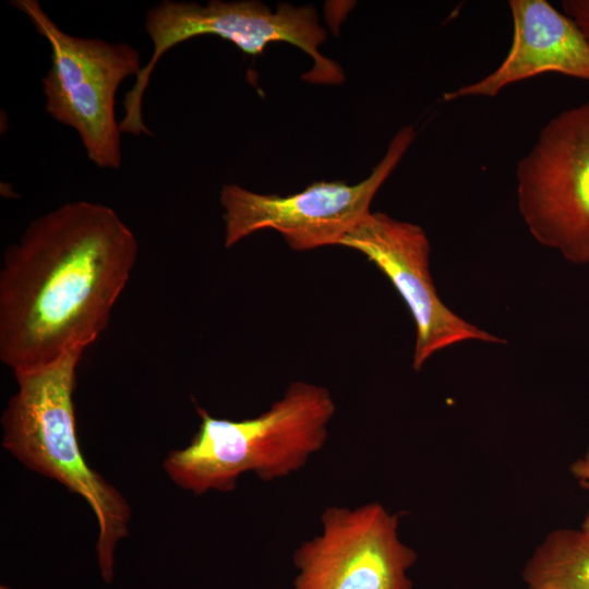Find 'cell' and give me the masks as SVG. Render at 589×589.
<instances>
[{"mask_svg": "<svg viewBox=\"0 0 589 589\" xmlns=\"http://www.w3.org/2000/svg\"><path fill=\"white\" fill-rule=\"evenodd\" d=\"M137 240L109 206L65 203L33 220L0 271V359L14 373L85 350L135 265Z\"/></svg>", "mask_w": 589, "mask_h": 589, "instance_id": "6da1fadb", "label": "cell"}, {"mask_svg": "<svg viewBox=\"0 0 589 589\" xmlns=\"http://www.w3.org/2000/svg\"><path fill=\"white\" fill-rule=\"evenodd\" d=\"M335 411L326 387L303 381L292 382L254 418L219 419L197 408V432L188 446L168 454L164 469L178 486L196 495L232 491L245 472L264 482L287 477L325 445Z\"/></svg>", "mask_w": 589, "mask_h": 589, "instance_id": "7a4b0ae2", "label": "cell"}, {"mask_svg": "<svg viewBox=\"0 0 589 589\" xmlns=\"http://www.w3.org/2000/svg\"><path fill=\"white\" fill-rule=\"evenodd\" d=\"M84 350H73L38 369L14 373L17 390L2 414V445L28 469L80 495L98 524L96 552L106 582L113 576L115 550L128 536L131 509L123 495L84 459L73 392Z\"/></svg>", "mask_w": 589, "mask_h": 589, "instance_id": "3957f363", "label": "cell"}, {"mask_svg": "<svg viewBox=\"0 0 589 589\" xmlns=\"http://www.w3.org/2000/svg\"><path fill=\"white\" fill-rule=\"evenodd\" d=\"M144 26L153 43V53L124 95V116L119 121L121 133L152 136L142 115L143 96L151 75L169 49L199 36L213 35L226 39L250 56L261 55L271 43H289L314 61V67L303 79L318 84L345 81L341 68L318 51L327 32L320 25L312 5L281 3L273 12L269 7L254 0H212L206 5L164 0L146 12Z\"/></svg>", "mask_w": 589, "mask_h": 589, "instance_id": "277c9868", "label": "cell"}, {"mask_svg": "<svg viewBox=\"0 0 589 589\" xmlns=\"http://www.w3.org/2000/svg\"><path fill=\"white\" fill-rule=\"evenodd\" d=\"M51 48V65L41 80L45 110L74 129L88 159L99 168L121 166V131L116 94L121 83L143 67L139 50L128 43L70 35L49 17L37 0H13Z\"/></svg>", "mask_w": 589, "mask_h": 589, "instance_id": "5b68a950", "label": "cell"}, {"mask_svg": "<svg viewBox=\"0 0 589 589\" xmlns=\"http://www.w3.org/2000/svg\"><path fill=\"white\" fill-rule=\"evenodd\" d=\"M516 180L530 235L565 261L589 264V101L543 125L518 161Z\"/></svg>", "mask_w": 589, "mask_h": 589, "instance_id": "8992f818", "label": "cell"}, {"mask_svg": "<svg viewBox=\"0 0 589 589\" xmlns=\"http://www.w3.org/2000/svg\"><path fill=\"white\" fill-rule=\"evenodd\" d=\"M416 137L411 125L401 128L381 161L357 184L318 181L291 195L261 194L235 183L220 190L225 245L233 247L252 233L269 228L296 251L339 245L344 237L370 213L385 180Z\"/></svg>", "mask_w": 589, "mask_h": 589, "instance_id": "52a82bcc", "label": "cell"}, {"mask_svg": "<svg viewBox=\"0 0 589 589\" xmlns=\"http://www.w3.org/2000/svg\"><path fill=\"white\" fill-rule=\"evenodd\" d=\"M321 522L322 533L293 553V589H413L418 555L399 537V514L377 502L328 506Z\"/></svg>", "mask_w": 589, "mask_h": 589, "instance_id": "ba28073f", "label": "cell"}, {"mask_svg": "<svg viewBox=\"0 0 589 589\" xmlns=\"http://www.w3.org/2000/svg\"><path fill=\"white\" fill-rule=\"evenodd\" d=\"M339 245L363 254L387 277L408 306L416 325V371L434 353L458 342H506L460 317L442 301L430 272V241L421 226L370 212Z\"/></svg>", "mask_w": 589, "mask_h": 589, "instance_id": "9c48e42d", "label": "cell"}, {"mask_svg": "<svg viewBox=\"0 0 589 589\" xmlns=\"http://www.w3.org/2000/svg\"><path fill=\"white\" fill-rule=\"evenodd\" d=\"M508 7V53L481 80L446 92L445 101L495 97L514 83L550 72L589 82V44L569 16L545 0H509Z\"/></svg>", "mask_w": 589, "mask_h": 589, "instance_id": "30bf717a", "label": "cell"}, {"mask_svg": "<svg viewBox=\"0 0 589 589\" xmlns=\"http://www.w3.org/2000/svg\"><path fill=\"white\" fill-rule=\"evenodd\" d=\"M530 589H589V542L581 530L551 531L525 565Z\"/></svg>", "mask_w": 589, "mask_h": 589, "instance_id": "8fae6325", "label": "cell"}, {"mask_svg": "<svg viewBox=\"0 0 589 589\" xmlns=\"http://www.w3.org/2000/svg\"><path fill=\"white\" fill-rule=\"evenodd\" d=\"M562 10L575 22L589 44V0H564Z\"/></svg>", "mask_w": 589, "mask_h": 589, "instance_id": "7c38bea8", "label": "cell"}, {"mask_svg": "<svg viewBox=\"0 0 589 589\" xmlns=\"http://www.w3.org/2000/svg\"><path fill=\"white\" fill-rule=\"evenodd\" d=\"M570 472L584 489L589 490V447L580 458L572 464Z\"/></svg>", "mask_w": 589, "mask_h": 589, "instance_id": "4fadbf2b", "label": "cell"}, {"mask_svg": "<svg viewBox=\"0 0 589 589\" xmlns=\"http://www.w3.org/2000/svg\"><path fill=\"white\" fill-rule=\"evenodd\" d=\"M580 530L589 542V509L585 516Z\"/></svg>", "mask_w": 589, "mask_h": 589, "instance_id": "5bb4252c", "label": "cell"}]
</instances>
